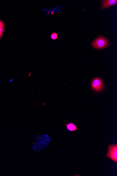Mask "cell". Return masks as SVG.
I'll use <instances>...</instances> for the list:
<instances>
[{"label": "cell", "instance_id": "1", "mask_svg": "<svg viewBox=\"0 0 117 176\" xmlns=\"http://www.w3.org/2000/svg\"><path fill=\"white\" fill-rule=\"evenodd\" d=\"M109 44L108 41L106 38L100 36L92 43V45L95 49H102L108 46Z\"/></svg>", "mask_w": 117, "mask_h": 176}, {"label": "cell", "instance_id": "2", "mask_svg": "<svg viewBox=\"0 0 117 176\" xmlns=\"http://www.w3.org/2000/svg\"><path fill=\"white\" fill-rule=\"evenodd\" d=\"M106 156L114 162H117V145L111 144L109 146L108 151Z\"/></svg>", "mask_w": 117, "mask_h": 176}, {"label": "cell", "instance_id": "3", "mask_svg": "<svg viewBox=\"0 0 117 176\" xmlns=\"http://www.w3.org/2000/svg\"><path fill=\"white\" fill-rule=\"evenodd\" d=\"M91 85L93 90L97 92L101 91L104 86L101 79L99 78H96L93 79Z\"/></svg>", "mask_w": 117, "mask_h": 176}, {"label": "cell", "instance_id": "4", "mask_svg": "<svg viewBox=\"0 0 117 176\" xmlns=\"http://www.w3.org/2000/svg\"><path fill=\"white\" fill-rule=\"evenodd\" d=\"M117 0H104L102 2V9H104L112 6L116 5Z\"/></svg>", "mask_w": 117, "mask_h": 176}, {"label": "cell", "instance_id": "5", "mask_svg": "<svg viewBox=\"0 0 117 176\" xmlns=\"http://www.w3.org/2000/svg\"><path fill=\"white\" fill-rule=\"evenodd\" d=\"M66 127L69 131L71 132L75 131L77 130V127L72 123H70V124H67Z\"/></svg>", "mask_w": 117, "mask_h": 176}, {"label": "cell", "instance_id": "6", "mask_svg": "<svg viewBox=\"0 0 117 176\" xmlns=\"http://www.w3.org/2000/svg\"><path fill=\"white\" fill-rule=\"evenodd\" d=\"M5 26H0V38H1L3 35L4 31Z\"/></svg>", "mask_w": 117, "mask_h": 176}, {"label": "cell", "instance_id": "7", "mask_svg": "<svg viewBox=\"0 0 117 176\" xmlns=\"http://www.w3.org/2000/svg\"><path fill=\"white\" fill-rule=\"evenodd\" d=\"M57 38H58V35H57V34L56 33H52L51 35V38L52 40H56Z\"/></svg>", "mask_w": 117, "mask_h": 176}, {"label": "cell", "instance_id": "8", "mask_svg": "<svg viewBox=\"0 0 117 176\" xmlns=\"http://www.w3.org/2000/svg\"><path fill=\"white\" fill-rule=\"evenodd\" d=\"M4 26L5 25L3 22L1 20H0V26Z\"/></svg>", "mask_w": 117, "mask_h": 176}]
</instances>
